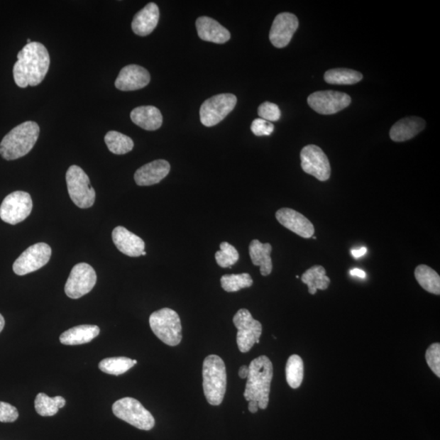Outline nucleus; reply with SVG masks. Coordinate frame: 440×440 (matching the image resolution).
Listing matches in <instances>:
<instances>
[{
    "mask_svg": "<svg viewBox=\"0 0 440 440\" xmlns=\"http://www.w3.org/2000/svg\"><path fill=\"white\" fill-rule=\"evenodd\" d=\"M239 377L242 379H245L247 378V377H248V374H249V367L246 366V365H242L240 368L239 372Z\"/></svg>",
    "mask_w": 440,
    "mask_h": 440,
    "instance_id": "obj_41",
    "label": "nucleus"
},
{
    "mask_svg": "<svg viewBox=\"0 0 440 440\" xmlns=\"http://www.w3.org/2000/svg\"><path fill=\"white\" fill-rule=\"evenodd\" d=\"M33 202L28 192L16 191L6 197L0 206V218L9 224H18L28 217L32 211Z\"/></svg>",
    "mask_w": 440,
    "mask_h": 440,
    "instance_id": "obj_10",
    "label": "nucleus"
},
{
    "mask_svg": "<svg viewBox=\"0 0 440 440\" xmlns=\"http://www.w3.org/2000/svg\"><path fill=\"white\" fill-rule=\"evenodd\" d=\"M274 128L272 123L260 118L253 121L251 126V131L256 136H270L274 131Z\"/></svg>",
    "mask_w": 440,
    "mask_h": 440,
    "instance_id": "obj_37",
    "label": "nucleus"
},
{
    "mask_svg": "<svg viewBox=\"0 0 440 440\" xmlns=\"http://www.w3.org/2000/svg\"><path fill=\"white\" fill-rule=\"evenodd\" d=\"M150 82L148 71L137 65H129L121 70L115 87L120 91L130 92L142 89Z\"/></svg>",
    "mask_w": 440,
    "mask_h": 440,
    "instance_id": "obj_17",
    "label": "nucleus"
},
{
    "mask_svg": "<svg viewBox=\"0 0 440 440\" xmlns=\"http://www.w3.org/2000/svg\"><path fill=\"white\" fill-rule=\"evenodd\" d=\"M19 417L18 411L14 406L5 402H0V422H13Z\"/></svg>",
    "mask_w": 440,
    "mask_h": 440,
    "instance_id": "obj_38",
    "label": "nucleus"
},
{
    "mask_svg": "<svg viewBox=\"0 0 440 440\" xmlns=\"http://www.w3.org/2000/svg\"><path fill=\"white\" fill-rule=\"evenodd\" d=\"M271 244H263L258 240H253L249 246L250 256L253 264L260 267L262 276L266 277L273 271V261Z\"/></svg>",
    "mask_w": 440,
    "mask_h": 440,
    "instance_id": "obj_25",
    "label": "nucleus"
},
{
    "mask_svg": "<svg viewBox=\"0 0 440 440\" xmlns=\"http://www.w3.org/2000/svg\"><path fill=\"white\" fill-rule=\"evenodd\" d=\"M109 150L117 155H123L133 150L134 142L129 136L115 131H110L104 136Z\"/></svg>",
    "mask_w": 440,
    "mask_h": 440,
    "instance_id": "obj_30",
    "label": "nucleus"
},
{
    "mask_svg": "<svg viewBox=\"0 0 440 440\" xmlns=\"http://www.w3.org/2000/svg\"><path fill=\"white\" fill-rule=\"evenodd\" d=\"M244 392L247 401H256L258 409H266L269 403L273 365L268 357L261 356L251 362Z\"/></svg>",
    "mask_w": 440,
    "mask_h": 440,
    "instance_id": "obj_2",
    "label": "nucleus"
},
{
    "mask_svg": "<svg viewBox=\"0 0 440 440\" xmlns=\"http://www.w3.org/2000/svg\"><path fill=\"white\" fill-rule=\"evenodd\" d=\"M52 249L46 243H37L26 249L13 263V272L18 276L35 272L50 260Z\"/></svg>",
    "mask_w": 440,
    "mask_h": 440,
    "instance_id": "obj_12",
    "label": "nucleus"
},
{
    "mask_svg": "<svg viewBox=\"0 0 440 440\" xmlns=\"http://www.w3.org/2000/svg\"><path fill=\"white\" fill-rule=\"evenodd\" d=\"M5 321L4 317L0 314V333L2 332V330L4 328Z\"/></svg>",
    "mask_w": 440,
    "mask_h": 440,
    "instance_id": "obj_43",
    "label": "nucleus"
},
{
    "mask_svg": "<svg viewBox=\"0 0 440 440\" xmlns=\"http://www.w3.org/2000/svg\"><path fill=\"white\" fill-rule=\"evenodd\" d=\"M238 98L230 93L219 94L207 99L200 108V119L203 125L211 126L219 124L234 109Z\"/></svg>",
    "mask_w": 440,
    "mask_h": 440,
    "instance_id": "obj_8",
    "label": "nucleus"
},
{
    "mask_svg": "<svg viewBox=\"0 0 440 440\" xmlns=\"http://www.w3.org/2000/svg\"><path fill=\"white\" fill-rule=\"evenodd\" d=\"M136 364L137 361L131 360L128 357H111V358L101 361L99 364V368L103 373L119 376L128 372Z\"/></svg>",
    "mask_w": 440,
    "mask_h": 440,
    "instance_id": "obj_32",
    "label": "nucleus"
},
{
    "mask_svg": "<svg viewBox=\"0 0 440 440\" xmlns=\"http://www.w3.org/2000/svg\"><path fill=\"white\" fill-rule=\"evenodd\" d=\"M40 132V126L32 121L15 126L0 143V155L7 161L26 156L35 145Z\"/></svg>",
    "mask_w": 440,
    "mask_h": 440,
    "instance_id": "obj_3",
    "label": "nucleus"
},
{
    "mask_svg": "<svg viewBox=\"0 0 440 440\" xmlns=\"http://www.w3.org/2000/svg\"><path fill=\"white\" fill-rule=\"evenodd\" d=\"M424 119L418 117H408L395 123L390 131V137L395 142H404L414 138L424 130Z\"/></svg>",
    "mask_w": 440,
    "mask_h": 440,
    "instance_id": "obj_22",
    "label": "nucleus"
},
{
    "mask_svg": "<svg viewBox=\"0 0 440 440\" xmlns=\"http://www.w3.org/2000/svg\"><path fill=\"white\" fill-rule=\"evenodd\" d=\"M220 282L227 292H236L241 289L249 288L254 283L249 273L224 275Z\"/></svg>",
    "mask_w": 440,
    "mask_h": 440,
    "instance_id": "obj_33",
    "label": "nucleus"
},
{
    "mask_svg": "<svg viewBox=\"0 0 440 440\" xmlns=\"http://www.w3.org/2000/svg\"><path fill=\"white\" fill-rule=\"evenodd\" d=\"M97 273L89 264H76L65 285V292L69 298L78 299L91 292L97 283Z\"/></svg>",
    "mask_w": 440,
    "mask_h": 440,
    "instance_id": "obj_11",
    "label": "nucleus"
},
{
    "mask_svg": "<svg viewBox=\"0 0 440 440\" xmlns=\"http://www.w3.org/2000/svg\"><path fill=\"white\" fill-rule=\"evenodd\" d=\"M324 78L329 84L352 85L361 81L363 75L354 70L336 68L326 71Z\"/></svg>",
    "mask_w": 440,
    "mask_h": 440,
    "instance_id": "obj_28",
    "label": "nucleus"
},
{
    "mask_svg": "<svg viewBox=\"0 0 440 440\" xmlns=\"http://www.w3.org/2000/svg\"><path fill=\"white\" fill-rule=\"evenodd\" d=\"M277 221L285 228L306 239L312 238L314 225L304 214L290 208L280 209L276 213Z\"/></svg>",
    "mask_w": 440,
    "mask_h": 440,
    "instance_id": "obj_16",
    "label": "nucleus"
},
{
    "mask_svg": "<svg viewBox=\"0 0 440 440\" xmlns=\"http://www.w3.org/2000/svg\"><path fill=\"white\" fill-rule=\"evenodd\" d=\"M65 400L62 396L49 397L46 394L38 393L35 401V408L38 414L42 417L56 415L60 409L65 405Z\"/></svg>",
    "mask_w": 440,
    "mask_h": 440,
    "instance_id": "obj_29",
    "label": "nucleus"
},
{
    "mask_svg": "<svg viewBox=\"0 0 440 440\" xmlns=\"http://www.w3.org/2000/svg\"><path fill=\"white\" fill-rule=\"evenodd\" d=\"M170 170V165L163 159H159L144 165L136 170L134 179L137 185L151 186L160 183L167 177Z\"/></svg>",
    "mask_w": 440,
    "mask_h": 440,
    "instance_id": "obj_19",
    "label": "nucleus"
},
{
    "mask_svg": "<svg viewBox=\"0 0 440 440\" xmlns=\"http://www.w3.org/2000/svg\"><path fill=\"white\" fill-rule=\"evenodd\" d=\"M112 238L118 250L126 255L139 257L145 251V241L140 236L131 233L130 231L123 226H119L114 229Z\"/></svg>",
    "mask_w": 440,
    "mask_h": 440,
    "instance_id": "obj_18",
    "label": "nucleus"
},
{
    "mask_svg": "<svg viewBox=\"0 0 440 440\" xmlns=\"http://www.w3.org/2000/svg\"><path fill=\"white\" fill-rule=\"evenodd\" d=\"M414 275L417 282L427 292L440 295V277L434 269L425 264H421L416 268Z\"/></svg>",
    "mask_w": 440,
    "mask_h": 440,
    "instance_id": "obj_27",
    "label": "nucleus"
},
{
    "mask_svg": "<svg viewBox=\"0 0 440 440\" xmlns=\"http://www.w3.org/2000/svg\"><path fill=\"white\" fill-rule=\"evenodd\" d=\"M203 390L208 403L218 406L223 402L227 387L226 367L216 355L207 357L202 367Z\"/></svg>",
    "mask_w": 440,
    "mask_h": 440,
    "instance_id": "obj_4",
    "label": "nucleus"
},
{
    "mask_svg": "<svg viewBox=\"0 0 440 440\" xmlns=\"http://www.w3.org/2000/svg\"><path fill=\"white\" fill-rule=\"evenodd\" d=\"M426 361L436 375L440 377V344L433 343L429 346L426 352Z\"/></svg>",
    "mask_w": 440,
    "mask_h": 440,
    "instance_id": "obj_36",
    "label": "nucleus"
},
{
    "mask_svg": "<svg viewBox=\"0 0 440 440\" xmlns=\"http://www.w3.org/2000/svg\"><path fill=\"white\" fill-rule=\"evenodd\" d=\"M248 409L251 414H255L258 410V404L256 401H249Z\"/></svg>",
    "mask_w": 440,
    "mask_h": 440,
    "instance_id": "obj_42",
    "label": "nucleus"
},
{
    "mask_svg": "<svg viewBox=\"0 0 440 440\" xmlns=\"http://www.w3.org/2000/svg\"><path fill=\"white\" fill-rule=\"evenodd\" d=\"M113 412L119 419L143 431H150L155 420L140 401L131 397L119 400L113 405Z\"/></svg>",
    "mask_w": 440,
    "mask_h": 440,
    "instance_id": "obj_7",
    "label": "nucleus"
},
{
    "mask_svg": "<svg viewBox=\"0 0 440 440\" xmlns=\"http://www.w3.org/2000/svg\"><path fill=\"white\" fill-rule=\"evenodd\" d=\"M220 251L216 252V260L218 265L221 268H232L239 260L238 251L235 247L226 241L219 246Z\"/></svg>",
    "mask_w": 440,
    "mask_h": 440,
    "instance_id": "obj_34",
    "label": "nucleus"
},
{
    "mask_svg": "<svg viewBox=\"0 0 440 440\" xmlns=\"http://www.w3.org/2000/svg\"><path fill=\"white\" fill-rule=\"evenodd\" d=\"M50 57L41 43L31 42L21 49L13 67L16 84L26 88L40 84L48 74Z\"/></svg>",
    "mask_w": 440,
    "mask_h": 440,
    "instance_id": "obj_1",
    "label": "nucleus"
},
{
    "mask_svg": "<svg viewBox=\"0 0 440 440\" xmlns=\"http://www.w3.org/2000/svg\"><path fill=\"white\" fill-rule=\"evenodd\" d=\"M233 321L236 328L238 329L236 343L238 349L242 353H246L255 343H260L262 324L255 320L247 309H240L236 313Z\"/></svg>",
    "mask_w": 440,
    "mask_h": 440,
    "instance_id": "obj_9",
    "label": "nucleus"
},
{
    "mask_svg": "<svg viewBox=\"0 0 440 440\" xmlns=\"http://www.w3.org/2000/svg\"><path fill=\"white\" fill-rule=\"evenodd\" d=\"M286 381L291 388L297 389L301 386L304 376V365L301 357L293 355L290 357L285 367Z\"/></svg>",
    "mask_w": 440,
    "mask_h": 440,
    "instance_id": "obj_31",
    "label": "nucleus"
},
{
    "mask_svg": "<svg viewBox=\"0 0 440 440\" xmlns=\"http://www.w3.org/2000/svg\"><path fill=\"white\" fill-rule=\"evenodd\" d=\"M32 41L31 40V38H28V40H27V43H31Z\"/></svg>",
    "mask_w": 440,
    "mask_h": 440,
    "instance_id": "obj_44",
    "label": "nucleus"
},
{
    "mask_svg": "<svg viewBox=\"0 0 440 440\" xmlns=\"http://www.w3.org/2000/svg\"><path fill=\"white\" fill-rule=\"evenodd\" d=\"M351 97L346 93L335 91H321L312 93L307 98L309 106L320 114L339 113L350 106Z\"/></svg>",
    "mask_w": 440,
    "mask_h": 440,
    "instance_id": "obj_14",
    "label": "nucleus"
},
{
    "mask_svg": "<svg viewBox=\"0 0 440 440\" xmlns=\"http://www.w3.org/2000/svg\"><path fill=\"white\" fill-rule=\"evenodd\" d=\"M351 276L360 277L362 279H364L366 277L365 272L361 270V269H359V268L352 269V270L351 271Z\"/></svg>",
    "mask_w": 440,
    "mask_h": 440,
    "instance_id": "obj_40",
    "label": "nucleus"
},
{
    "mask_svg": "<svg viewBox=\"0 0 440 440\" xmlns=\"http://www.w3.org/2000/svg\"><path fill=\"white\" fill-rule=\"evenodd\" d=\"M367 248L366 247H361V248L358 250H352L351 255L356 258H359L362 256H364L366 254Z\"/></svg>",
    "mask_w": 440,
    "mask_h": 440,
    "instance_id": "obj_39",
    "label": "nucleus"
},
{
    "mask_svg": "<svg viewBox=\"0 0 440 440\" xmlns=\"http://www.w3.org/2000/svg\"><path fill=\"white\" fill-rule=\"evenodd\" d=\"M196 27L198 36L202 40L222 44L230 40V32L217 21L209 16L198 18L196 21Z\"/></svg>",
    "mask_w": 440,
    "mask_h": 440,
    "instance_id": "obj_20",
    "label": "nucleus"
},
{
    "mask_svg": "<svg viewBox=\"0 0 440 440\" xmlns=\"http://www.w3.org/2000/svg\"><path fill=\"white\" fill-rule=\"evenodd\" d=\"M302 282L308 286V292L314 295L317 290H326L330 284V279L326 276V271L321 265H315L302 275Z\"/></svg>",
    "mask_w": 440,
    "mask_h": 440,
    "instance_id": "obj_26",
    "label": "nucleus"
},
{
    "mask_svg": "<svg viewBox=\"0 0 440 440\" xmlns=\"http://www.w3.org/2000/svg\"><path fill=\"white\" fill-rule=\"evenodd\" d=\"M301 167L304 172L314 176L318 180L326 181L331 175V167L320 147L309 145L302 148L300 153Z\"/></svg>",
    "mask_w": 440,
    "mask_h": 440,
    "instance_id": "obj_13",
    "label": "nucleus"
},
{
    "mask_svg": "<svg viewBox=\"0 0 440 440\" xmlns=\"http://www.w3.org/2000/svg\"><path fill=\"white\" fill-rule=\"evenodd\" d=\"M100 328L92 324H82L66 330L60 336V342L64 345L75 346L90 343L100 334Z\"/></svg>",
    "mask_w": 440,
    "mask_h": 440,
    "instance_id": "obj_24",
    "label": "nucleus"
},
{
    "mask_svg": "<svg viewBox=\"0 0 440 440\" xmlns=\"http://www.w3.org/2000/svg\"><path fill=\"white\" fill-rule=\"evenodd\" d=\"M66 184L71 200L82 209L90 208L94 204L96 192L91 185L89 177L78 166H71L66 172Z\"/></svg>",
    "mask_w": 440,
    "mask_h": 440,
    "instance_id": "obj_6",
    "label": "nucleus"
},
{
    "mask_svg": "<svg viewBox=\"0 0 440 440\" xmlns=\"http://www.w3.org/2000/svg\"><path fill=\"white\" fill-rule=\"evenodd\" d=\"M152 331L165 344L175 346L182 340V326L178 313L170 308L154 312L150 317Z\"/></svg>",
    "mask_w": 440,
    "mask_h": 440,
    "instance_id": "obj_5",
    "label": "nucleus"
},
{
    "mask_svg": "<svg viewBox=\"0 0 440 440\" xmlns=\"http://www.w3.org/2000/svg\"><path fill=\"white\" fill-rule=\"evenodd\" d=\"M258 114L260 119L268 122H277L282 116V113L277 104L271 102H264L258 109Z\"/></svg>",
    "mask_w": 440,
    "mask_h": 440,
    "instance_id": "obj_35",
    "label": "nucleus"
},
{
    "mask_svg": "<svg viewBox=\"0 0 440 440\" xmlns=\"http://www.w3.org/2000/svg\"><path fill=\"white\" fill-rule=\"evenodd\" d=\"M131 119L136 125L147 131H156L161 128L163 115L158 108L148 106L132 110Z\"/></svg>",
    "mask_w": 440,
    "mask_h": 440,
    "instance_id": "obj_23",
    "label": "nucleus"
},
{
    "mask_svg": "<svg viewBox=\"0 0 440 440\" xmlns=\"http://www.w3.org/2000/svg\"><path fill=\"white\" fill-rule=\"evenodd\" d=\"M299 27V20L295 14L280 13L274 19L269 38L274 47L283 48L288 45Z\"/></svg>",
    "mask_w": 440,
    "mask_h": 440,
    "instance_id": "obj_15",
    "label": "nucleus"
},
{
    "mask_svg": "<svg viewBox=\"0 0 440 440\" xmlns=\"http://www.w3.org/2000/svg\"><path fill=\"white\" fill-rule=\"evenodd\" d=\"M142 255H143V256L146 255V252H145V251L143 252V253H142Z\"/></svg>",
    "mask_w": 440,
    "mask_h": 440,
    "instance_id": "obj_45",
    "label": "nucleus"
},
{
    "mask_svg": "<svg viewBox=\"0 0 440 440\" xmlns=\"http://www.w3.org/2000/svg\"><path fill=\"white\" fill-rule=\"evenodd\" d=\"M159 16L160 13L158 5L154 3L148 4L135 15L131 23L132 31L139 36L150 35L158 26Z\"/></svg>",
    "mask_w": 440,
    "mask_h": 440,
    "instance_id": "obj_21",
    "label": "nucleus"
}]
</instances>
